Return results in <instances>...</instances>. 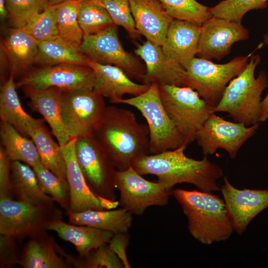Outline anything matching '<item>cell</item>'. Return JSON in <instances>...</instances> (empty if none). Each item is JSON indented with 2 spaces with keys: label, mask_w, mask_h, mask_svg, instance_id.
Instances as JSON below:
<instances>
[{
  "label": "cell",
  "mask_w": 268,
  "mask_h": 268,
  "mask_svg": "<svg viewBox=\"0 0 268 268\" xmlns=\"http://www.w3.org/2000/svg\"><path fill=\"white\" fill-rule=\"evenodd\" d=\"M187 145L156 154H145L135 159L132 167L141 175L156 176L158 181L172 191L180 183H189L199 190L220 191L217 181L223 175L222 169L204 156L196 160L186 155Z\"/></svg>",
  "instance_id": "cell-1"
},
{
  "label": "cell",
  "mask_w": 268,
  "mask_h": 268,
  "mask_svg": "<svg viewBox=\"0 0 268 268\" xmlns=\"http://www.w3.org/2000/svg\"><path fill=\"white\" fill-rule=\"evenodd\" d=\"M93 134L117 170L127 169L135 159L149 153L148 127L139 123L128 109L107 106Z\"/></svg>",
  "instance_id": "cell-2"
},
{
  "label": "cell",
  "mask_w": 268,
  "mask_h": 268,
  "mask_svg": "<svg viewBox=\"0 0 268 268\" xmlns=\"http://www.w3.org/2000/svg\"><path fill=\"white\" fill-rule=\"evenodd\" d=\"M172 194L188 220L192 236L210 245L225 241L234 231L223 200L210 192L176 189Z\"/></svg>",
  "instance_id": "cell-3"
},
{
  "label": "cell",
  "mask_w": 268,
  "mask_h": 268,
  "mask_svg": "<svg viewBox=\"0 0 268 268\" xmlns=\"http://www.w3.org/2000/svg\"><path fill=\"white\" fill-rule=\"evenodd\" d=\"M260 61L258 55L250 57L244 69L226 87L213 113L226 112L235 122L247 126L261 122V95L268 86V80L264 70L255 77L256 68Z\"/></svg>",
  "instance_id": "cell-4"
},
{
  "label": "cell",
  "mask_w": 268,
  "mask_h": 268,
  "mask_svg": "<svg viewBox=\"0 0 268 268\" xmlns=\"http://www.w3.org/2000/svg\"><path fill=\"white\" fill-rule=\"evenodd\" d=\"M158 85L163 106L187 146L195 141L197 132L214 108L190 87Z\"/></svg>",
  "instance_id": "cell-5"
},
{
  "label": "cell",
  "mask_w": 268,
  "mask_h": 268,
  "mask_svg": "<svg viewBox=\"0 0 268 268\" xmlns=\"http://www.w3.org/2000/svg\"><path fill=\"white\" fill-rule=\"evenodd\" d=\"M114 104L134 107L145 118L149 131L150 154H156L186 145L163 106L158 84H150L149 88L142 94L129 98H122Z\"/></svg>",
  "instance_id": "cell-6"
},
{
  "label": "cell",
  "mask_w": 268,
  "mask_h": 268,
  "mask_svg": "<svg viewBox=\"0 0 268 268\" xmlns=\"http://www.w3.org/2000/svg\"><path fill=\"white\" fill-rule=\"evenodd\" d=\"M62 217V211L55 203L36 204L0 198V234L18 241L47 231L52 222Z\"/></svg>",
  "instance_id": "cell-7"
},
{
  "label": "cell",
  "mask_w": 268,
  "mask_h": 268,
  "mask_svg": "<svg viewBox=\"0 0 268 268\" xmlns=\"http://www.w3.org/2000/svg\"><path fill=\"white\" fill-rule=\"evenodd\" d=\"M251 56L238 57L223 64L195 57L184 67L186 71L185 86L198 92L214 108L227 84L244 69Z\"/></svg>",
  "instance_id": "cell-8"
},
{
  "label": "cell",
  "mask_w": 268,
  "mask_h": 268,
  "mask_svg": "<svg viewBox=\"0 0 268 268\" xmlns=\"http://www.w3.org/2000/svg\"><path fill=\"white\" fill-rule=\"evenodd\" d=\"M76 160L90 190L115 201L117 169L93 134L76 137Z\"/></svg>",
  "instance_id": "cell-9"
},
{
  "label": "cell",
  "mask_w": 268,
  "mask_h": 268,
  "mask_svg": "<svg viewBox=\"0 0 268 268\" xmlns=\"http://www.w3.org/2000/svg\"><path fill=\"white\" fill-rule=\"evenodd\" d=\"M95 75L88 66L63 64L33 67L15 82L16 88L43 90L56 88L64 91L92 90Z\"/></svg>",
  "instance_id": "cell-10"
},
{
  "label": "cell",
  "mask_w": 268,
  "mask_h": 268,
  "mask_svg": "<svg viewBox=\"0 0 268 268\" xmlns=\"http://www.w3.org/2000/svg\"><path fill=\"white\" fill-rule=\"evenodd\" d=\"M61 107L64 122L71 137L93 134L107 108L104 97L94 89L62 90Z\"/></svg>",
  "instance_id": "cell-11"
},
{
  "label": "cell",
  "mask_w": 268,
  "mask_h": 268,
  "mask_svg": "<svg viewBox=\"0 0 268 268\" xmlns=\"http://www.w3.org/2000/svg\"><path fill=\"white\" fill-rule=\"evenodd\" d=\"M117 26L115 24L95 34L84 35L81 50L91 60L117 66L129 76L143 80L145 67L137 57L124 49Z\"/></svg>",
  "instance_id": "cell-12"
},
{
  "label": "cell",
  "mask_w": 268,
  "mask_h": 268,
  "mask_svg": "<svg viewBox=\"0 0 268 268\" xmlns=\"http://www.w3.org/2000/svg\"><path fill=\"white\" fill-rule=\"evenodd\" d=\"M116 185L120 192V204L136 215H142L150 206L166 205L172 192L158 181L146 180L132 166L117 170Z\"/></svg>",
  "instance_id": "cell-13"
},
{
  "label": "cell",
  "mask_w": 268,
  "mask_h": 268,
  "mask_svg": "<svg viewBox=\"0 0 268 268\" xmlns=\"http://www.w3.org/2000/svg\"><path fill=\"white\" fill-rule=\"evenodd\" d=\"M259 124L247 126L224 120L211 113L196 134L195 141L204 156L214 154L219 148L234 159L243 144L257 131Z\"/></svg>",
  "instance_id": "cell-14"
},
{
  "label": "cell",
  "mask_w": 268,
  "mask_h": 268,
  "mask_svg": "<svg viewBox=\"0 0 268 268\" xmlns=\"http://www.w3.org/2000/svg\"><path fill=\"white\" fill-rule=\"evenodd\" d=\"M198 55L205 59L219 60L228 54L232 45L249 38L241 23L212 16L201 26Z\"/></svg>",
  "instance_id": "cell-15"
},
{
  "label": "cell",
  "mask_w": 268,
  "mask_h": 268,
  "mask_svg": "<svg viewBox=\"0 0 268 268\" xmlns=\"http://www.w3.org/2000/svg\"><path fill=\"white\" fill-rule=\"evenodd\" d=\"M220 191L233 230L239 235L256 215L268 207V190H239L224 177Z\"/></svg>",
  "instance_id": "cell-16"
},
{
  "label": "cell",
  "mask_w": 268,
  "mask_h": 268,
  "mask_svg": "<svg viewBox=\"0 0 268 268\" xmlns=\"http://www.w3.org/2000/svg\"><path fill=\"white\" fill-rule=\"evenodd\" d=\"M1 75L20 77L34 65L38 42L21 28L7 29L0 42Z\"/></svg>",
  "instance_id": "cell-17"
},
{
  "label": "cell",
  "mask_w": 268,
  "mask_h": 268,
  "mask_svg": "<svg viewBox=\"0 0 268 268\" xmlns=\"http://www.w3.org/2000/svg\"><path fill=\"white\" fill-rule=\"evenodd\" d=\"M134 53L145 65L143 83L185 86L186 69L181 65L169 60L161 46L146 40L137 46Z\"/></svg>",
  "instance_id": "cell-18"
},
{
  "label": "cell",
  "mask_w": 268,
  "mask_h": 268,
  "mask_svg": "<svg viewBox=\"0 0 268 268\" xmlns=\"http://www.w3.org/2000/svg\"><path fill=\"white\" fill-rule=\"evenodd\" d=\"M87 66L93 71L95 81L93 89L112 103L126 94L134 96L146 91L150 84L138 83L133 81L121 68L111 65L102 64L86 57Z\"/></svg>",
  "instance_id": "cell-19"
},
{
  "label": "cell",
  "mask_w": 268,
  "mask_h": 268,
  "mask_svg": "<svg viewBox=\"0 0 268 268\" xmlns=\"http://www.w3.org/2000/svg\"><path fill=\"white\" fill-rule=\"evenodd\" d=\"M137 30L146 40L160 46L163 44L174 19L158 0H130Z\"/></svg>",
  "instance_id": "cell-20"
},
{
  "label": "cell",
  "mask_w": 268,
  "mask_h": 268,
  "mask_svg": "<svg viewBox=\"0 0 268 268\" xmlns=\"http://www.w3.org/2000/svg\"><path fill=\"white\" fill-rule=\"evenodd\" d=\"M18 265L24 268H70L69 255L65 252L47 231L28 238Z\"/></svg>",
  "instance_id": "cell-21"
},
{
  "label": "cell",
  "mask_w": 268,
  "mask_h": 268,
  "mask_svg": "<svg viewBox=\"0 0 268 268\" xmlns=\"http://www.w3.org/2000/svg\"><path fill=\"white\" fill-rule=\"evenodd\" d=\"M76 137H71L61 149L67 165V181L70 193L69 212L89 209L104 210L100 201L89 188L76 160L75 143Z\"/></svg>",
  "instance_id": "cell-22"
},
{
  "label": "cell",
  "mask_w": 268,
  "mask_h": 268,
  "mask_svg": "<svg viewBox=\"0 0 268 268\" xmlns=\"http://www.w3.org/2000/svg\"><path fill=\"white\" fill-rule=\"evenodd\" d=\"M201 30L195 23L174 19L161 46L166 58L184 67L198 54Z\"/></svg>",
  "instance_id": "cell-23"
},
{
  "label": "cell",
  "mask_w": 268,
  "mask_h": 268,
  "mask_svg": "<svg viewBox=\"0 0 268 268\" xmlns=\"http://www.w3.org/2000/svg\"><path fill=\"white\" fill-rule=\"evenodd\" d=\"M30 106L48 124L60 145L66 144L71 136L64 124L61 107L62 90L56 88L39 90L23 87Z\"/></svg>",
  "instance_id": "cell-24"
},
{
  "label": "cell",
  "mask_w": 268,
  "mask_h": 268,
  "mask_svg": "<svg viewBox=\"0 0 268 268\" xmlns=\"http://www.w3.org/2000/svg\"><path fill=\"white\" fill-rule=\"evenodd\" d=\"M47 229L55 232L61 239L73 244L79 256L108 244L114 235L111 232L89 226L67 223L62 219L52 222Z\"/></svg>",
  "instance_id": "cell-25"
},
{
  "label": "cell",
  "mask_w": 268,
  "mask_h": 268,
  "mask_svg": "<svg viewBox=\"0 0 268 268\" xmlns=\"http://www.w3.org/2000/svg\"><path fill=\"white\" fill-rule=\"evenodd\" d=\"M14 76L10 74L0 86V118L24 136L29 137L31 128L41 119H35L23 108L16 92Z\"/></svg>",
  "instance_id": "cell-26"
},
{
  "label": "cell",
  "mask_w": 268,
  "mask_h": 268,
  "mask_svg": "<svg viewBox=\"0 0 268 268\" xmlns=\"http://www.w3.org/2000/svg\"><path fill=\"white\" fill-rule=\"evenodd\" d=\"M68 223L86 225L114 234L127 232L131 227L132 214L121 208L117 209H89L81 212L66 211Z\"/></svg>",
  "instance_id": "cell-27"
},
{
  "label": "cell",
  "mask_w": 268,
  "mask_h": 268,
  "mask_svg": "<svg viewBox=\"0 0 268 268\" xmlns=\"http://www.w3.org/2000/svg\"><path fill=\"white\" fill-rule=\"evenodd\" d=\"M63 64L87 66L86 56L81 50L80 45L60 36L38 42V51L34 65L49 66Z\"/></svg>",
  "instance_id": "cell-28"
},
{
  "label": "cell",
  "mask_w": 268,
  "mask_h": 268,
  "mask_svg": "<svg viewBox=\"0 0 268 268\" xmlns=\"http://www.w3.org/2000/svg\"><path fill=\"white\" fill-rule=\"evenodd\" d=\"M11 175L13 199L36 204L55 203L41 189L32 167L20 161H12Z\"/></svg>",
  "instance_id": "cell-29"
},
{
  "label": "cell",
  "mask_w": 268,
  "mask_h": 268,
  "mask_svg": "<svg viewBox=\"0 0 268 268\" xmlns=\"http://www.w3.org/2000/svg\"><path fill=\"white\" fill-rule=\"evenodd\" d=\"M43 119L30 130L29 136L34 142L41 161L46 168L67 181V165L61 146L53 139Z\"/></svg>",
  "instance_id": "cell-30"
},
{
  "label": "cell",
  "mask_w": 268,
  "mask_h": 268,
  "mask_svg": "<svg viewBox=\"0 0 268 268\" xmlns=\"http://www.w3.org/2000/svg\"><path fill=\"white\" fill-rule=\"evenodd\" d=\"M1 145L12 161H18L34 168L42 163L36 145L9 124L0 123Z\"/></svg>",
  "instance_id": "cell-31"
},
{
  "label": "cell",
  "mask_w": 268,
  "mask_h": 268,
  "mask_svg": "<svg viewBox=\"0 0 268 268\" xmlns=\"http://www.w3.org/2000/svg\"><path fill=\"white\" fill-rule=\"evenodd\" d=\"M82 1L67 0L55 4L59 35L79 45L84 36L78 20Z\"/></svg>",
  "instance_id": "cell-32"
},
{
  "label": "cell",
  "mask_w": 268,
  "mask_h": 268,
  "mask_svg": "<svg viewBox=\"0 0 268 268\" xmlns=\"http://www.w3.org/2000/svg\"><path fill=\"white\" fill-rule=\"evenodd\" d=\"M40 187L55 202L67 211L70 205V193L68 182L51 172L42 163L33 168Z\"/></svg>",
  "instance_id": "cell-33"
},
{
  "label": "cell",
  "mask_w": 268,
  "mask_h": 268,
  "mask_svg": "<svg viewBox=\"0 0 268 268\" xmlns=\"http://www.w3.org/2000/svg\"><path fill=\"white\" fill-rule=\"evenodd\" d=\"M173 19L201 26L212 16L209 7L196 0H158Z\"/></svg>",
  "instance_id": "cell-34"
},
{
  "label": "cell",
  "mask_w": 268,
  "mask_h": 268,
  "mask_svg": "<svg viewBox=\"0 0 268 268\" xmlns=\"http://www.w3.org/2000/svg\"><path fill=\"white\" fill-rule=\"evenodd\" d=\"M78 20L84 35L95 34L115 25L108 11L91 0L81 1Z\"/></svg>",
  "instance_id": "cell-35"
},
{
  "label": "cell",
  "mask_w": 268,
  "mask_h": 268,
  "mask_svg": "<svg viewBox=\"0 0 268 268\" xmlns=\"http://www.w3.org/2000/svg\"><path fill=\"white\" fill-rule=\"evenodd\" d=\"M38 42L54 39L59 35L56 5H48L20 28Z\"/></svg>",
  "instance_id": "cell-36"
},
{
  "label": "cell",
  "mask_w": 268,
  "mask_h": 268,
  "mask_svg": "<svg viewBox=\"0 0 268 268\" xmlns=\"http://www.w3.org/2000/svg\"><path fill=\"white\" fill-rule=\"evenodd\" d=\"M70 262L76 268H124L122 260L109 244L93 249L82 256H71Z\"/></svg>",
  "instance_id": "cell-37"
},
{
  "label": "cell",
  "mask_w": 268,
  "mask_h": 268,
  "mask_svg": "<svg viewBox=\"0 0 268 268\" xmlns=\"http://www.w3.org/2000/svg\"><path fill=\"white\" fill-rule=\"evenodd\" d=\"M267 6V1L264 0H223L209 9L212 16L241 23L249 11Z\"/></svg>",
  "instance_id": "cell-38"
},
{
  "label": "cell",
  "mask_w": 268,
  "mask_h": 268,
  "mask_svg": "<svg viewBox=\"0 0 268 268\" xmlns=\"http://www.w3.org/2000/svg\"><path fill=\"white\" fill-rule=\"evenodd\" d=\"M9 22L13 28H20L37 13L48 6L46 0H5Z\"/></svg>",
  "instance_id": "cell-39"
},
{
  "label": "cell",
  "mask_w": 268,
  "mask_h": 268,
  "mask_svg": "<svg viewBox=\"0 0 268 268\" xmlns=\"http://www.w3.org/2000/svg\"><path fill=\"white\" fill-rule=\"evenodd\" d=\"M103 7L117 26L123 27L134 38L140 35L136 29L130 4V0H91Z\"/></svg>",
  "instance_id": "cell-40"
},
{
  "label": "cell",
  "mask_w": 268,
  "mask_h": 268,
  "mask_svg": "<svg viewBox=\"0 0 268 268\" xmlns=\"http://www.w3.org/2000/svg\"><path fill=\"white\" fill-rule=\"evenodd\" d=\"M18 241L5 235L0 234V267L10 268L18 265L22 251L17 244Z\"/></svg>",
  "instance_id": "cell-41"
},
{
  "label": "cell",
  "mask_w": 268,
  "mask_h": 268,
  "mask_svg": "<svg viewBox=\"0 0 268 268\" xmlns=\"http://www.w3.org/2000/svg\"><path fill=\"white\" fill-rule=\"evenodd\" d=\"M12 161L0 146V198H13L11 175Z\"/></svg>",
  "instance_id": "cell-42"
},
{
  "label": "cell",
  "mask_w": 268,
  "mask_h": 268,
  "mask_svg": "<svg viewBox=\"0 0 268 268\" xmlns=\"http://www.w3.org/2000/svg\"><path fill=\"white\" fill-rule=\"evenodd\" d=\"M129 241L127 232L114 234L108 243L111 249L118 255L124 264L125 268H131L126 256V249Z\"/></svg>",
  "instance_id": "cell-43"
},
{
  "label": "cell",
  "mask_w": 268,
  "mask_h": 268,
  "mask_svg": "<svg viewBox=\"0 0 268 268\" xmlns=\"http://www.w3.org/2000/svg\"><path fill=\"white\" fill-rule=\"evenodd\" d=\"M264 42L268 46V32L264 35ZM261 107V122H264L268 119V92L266 96L262 101Z\"/></svg>",
  "instance_id": "cell-44"
},
{
  "label": "cell",
  "mask_w": 268,
  "mask_h": 268,
  "mask_svg": "<svg viewBox=\"0 0 268 268\" xmlns=\"http://www.w3.org/2000/svg\"><path fill=\"white\" fill-rule=\"evenodd\" d=\"M0 16L2 20L7 18L8 13L6 6L5 0H0Z\"/></svg>",
  "instance_id": "cell-45"
},
{
  "label": "cell",
  "mask_w": 268,
  "mask_h": 268,
  "mask_svg": "<svg viewBox=\"0 0 268 268\" xmlns=\"http://www.w3.org/2000/svg\"><path fill=\"white\" fill-rule=\"evenodd\" d=\"M48 5H55L67 0H46Z\"/></svg>",
  "instance_id": "cell-46"
},
{
  "label": "cell",
  "mask_w": 268,
  "mask_h": 268,
  "mask_svg": "<svg viewBox=\"0 0 268 268\" xmlns=\"http://www.w3.org/2000/svg\"><path fill=\"white\" fill-rule=\"evenodd\" d=\"M265 0V1H267V0Z\"/></svg>",
  "instance_id": "cell-47"
}]
</instances>
